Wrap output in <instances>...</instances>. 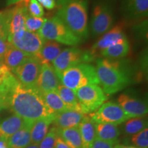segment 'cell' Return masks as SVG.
Instances as JSON below:
<instances>
[{"instance_id":"cell-30","label":"cell","mask_w":148,"mask_h":148,"mask_svg":"<svg viewBox=\"0 0 148 148\" xmlns=\"http://www.w3.org/2000/svg\"><path fill=\"white\" fill-rule=\"evenodd\" d=\"M45 20V18L34 17L28 14L25 19V29L28 32L37 33L42 27Z\"/></svg>"},{"instance_id":"cell-25","label":"cell","mask_w":148,"mask_h":148,"mask_svg":"<svg viewBox=\"0 0 148 148\" xmlns=\"http://www.w3.org/2000/svg\"><path fill=\"white\" fill-rule=\"evenodd\" d=\"M29 58H33L11 45L3 59V62L10 71L13 72L16 68L21 65Z\"/></svg>"},{"instance_id":"cell-33","label":"cell","mask_w":148,"mask_h":148,"mask_svg":"<svg viewBox=\"0 0 148 148\" xmlns=\"http://www.w3.org/2000/svg\"><path fill=\"white\" fill-rule=\"evenodd\" d=\"M28 14L34 17H42L45 14L44 9L37 0H26Z\"/></svg>"},{"instance_id":"cell-6","label":"cell","mask_w":148,"mask_h":148,"mask_svg":"<svg viewBox=\"0 0 148 148\" xmlns=\"http://www.w3.org/2000/svg\"><path fill=\"white\" fill-rule=\"evenodd\" d=\"M114 21V13L110 0H99L92 8L90 30L93 37H99L112 27Z\"/></svg>"},{"instance_id":"cell-19","label":"cell","mask_w":148,"mask_h":148,"mask_svg":"<svg viewBox=\"0 0 148 148\" xmlns=\"http://www.w3.org/2000/svg\"><path fill=\"white\" fill-rule=\"evenodd\" d=\"M95 129L96 138L112 145H116L119 142L120 132L117 125L109 123H95Z\"/></svg>"},{"instance_id":"cell-8","label":"cell","mask_w":148,"mask_h":148,"mask_svg":"<svg viewBox=\"0 0 148 148\" xmlns=\"http://www.w3.org/2000/svg\"><path fill=\"white\" fill-rule=\"evenodd\" d=\"M7 40L14 47L35 58H37L45 41L38 33L25 29L8 34Z\"/></svg>"},{"instance_id":"cell-7","label":"cell","mask_w":148,"mask_h":148,"mask_svg":"<svg viewBox=\"0 0 148 148\" xmlns=\"http://www.w3.org/2000/svg\"><path fill=\"white\" fill-rule=\"evenodd\" d=\"M75 92L81 112L84 114L94 112L108 99V96L97 84L86 85Z\"/></svg>"},{"instance_id":"cell-16","label":"cell","mask_w":148,"mask_h":148,"mask_svg":"<svg viewBox=\"0 0 148 148\" xmlns=\"http://www.w3.org/2000/svg\"><path fill=\"white\" fill-rule=\"evenodd\" d=\"M7 10L8 16V34L25 29V19L29 14L26 0H23L13 8Z\"/></svg>"},{"instance_id":"cell-47","label":"cell","mask_w":148,"mask_h":148,"mask_svg":"<svg viewBox=\"0 0 148 148\" xmlns=\"http://www.w3.org/2000/svg\"><path fill=\"white\" fill-rule=\"evenodd\" d=\"M3 77H0V84H1V83L2 82V81H3Z\"/></svg>"},{"instance_id":"cell-28","label":"cell","mask_w":148,"mask_h":148,"mask_svg":"<svg viewBox=\"0 0 148 148\" xmlns=\"http://www.w3.org/2000/svg\"><path fill=\"white\" fill-rule=\"evenodd\" d=\"M42 96L45 105L53 114H56L68 110L56 91L44 92Z\"/></svg>"},{"instance_id":"cell-44","label":"cell","mask_w":148,"mask_h":148,"mask_svg":"<svg viewBox=\"0 0 148 148\" xmlns=\"http://www.w3.org/2000/svg\"><path fill=\"white\" fill-rule=\"evenodd\" d=\"M113 148H137L132 145H125L122 144H116Z\"/></svg>"},{"instance_id":"cell-4","label":"cell","mask_w":148,"mask_h":148,"mask_svg":"<svg viewBox=\"0 0 148 148\" xmlns=\"http://www.w3.org/2000/svg\"><path fill=\"white\" fill-rule=\"evenodd\" d=\"M58 77L61 84L74 91L88 84L99 85L95 66L89 63L72 66Z\"/></svg>"},{"instance_id":"cell-5","label":"cell","mask_w":148,"mask_h":148,"mask_svg":"<svg viewBox=\"0 0 148 148\" xmlns=\"http://www.w3.org/2000/svg\"><path fill=\"white\" fill-rule=\"evenodd\" d=\"M37 33L45 40L73 47L82 42L57 16L46 18L45 23Z\"/></svg>"},{"instance_id":"cell-17","label":"cell","mask_w":148,"mask_h":148,"mask_svg":"<svg viewBox=\"0 0 148 148\" xmlns=\"http://www.w3.org/2000/svg\"><path fill=\"white\" fill-rule=\"evenodd\" d=\"M84 116V114L78 111L66 110L56 114L52 123L53 127L58 129L78 127Z\"/></svg>"},{"instance_id":"cell-1","label":"cell","mask_w":148,"mask_h":148,"mask_svg":"<svg viewBox=\"0 0 148 148\" xmlns=\"http://www.w3.org/2000/svg\"><path fill=\"white\" fill-rule=\"evenodd\" d=\"M0 95L7 108L25 121L34 122L41 118L56 115L46 106L42 93L36 87L24 86L12 73L3 78L0 84Z\"/></svg>"},{"instance_id":"cell-14","label":"cell","mask_w":148,"mask_h":148,"mask_svg":"<svg viewBox=\"0 0 148 148\" xmlns=\"http://www.w3.org/2000/svg\"><path fill=\"white\" fill-rule=\"evenodd\" d=\"M60 84V79L51 64H42L36 81V87L41 93L56 91Z\"/></svg>"},{"instance_id":"cell-37","label":"cell","mask_w":148,"mask_h":148,"mask_svg":"<svg viewBox=\"0 0 148 148\" xmlns=\"http://www.w3.org/2000/svg\"><path fill=\"white\" fill-rule=\"evenodd\" d=\"M114 145L111 144L108 142H106L104 140H100L96 138L93 140L91 145H90L89 148H113Z\"/></svg>"},{"instance_id":"cell-38","label":"cell","mask_w":148,"mask_h":148,"mask_svg":"<svg viewBox=\"0 0 148 148\" xmlns=\"http://www.w3.org/2000/svg\"><path fill=\"white\" fill-rule=\"evenodd\" d=\"M37 1L42 5V8H45L47 10H53L56 7V0H37Z\"/></svg>"},{"instance_id":"cell-13","label":"cell","mask_w":148,"mask_h":148,"mask_svg":"<svg viewBox=\"0 0 148 148\" xmlns=\"http://www.w3.org/2000/svg\"><path fill=\"white\" fill-rule=\"evenodd\" d=\"M118 104L130 118L143 117L147 114V104L145 101L125 93H122L117 99Z\"/></svg>"},{"instance_id":"cell-29","label":"cell","mask_w":148,"mask_h":148,"mask_svg":"<svg viewBox=\"0 0 148 148\" xmlns=\"http://www.w3.org/2000/svg\"><path fill=\"white\" fill-rule=\"evenodd\" d=\"M125 122L123 131L127 135L136 134L147 127V121L145 116L130 118Z\"/></svg>"},{"instance_id":"cell-34","label":"cell","mask_w":148,"mask_h":148,"mask_svg":"<svg viewBox=\"0 0 148 148\" xmlns=\"http://www.w3.org/2000/svg\"><path fill=\"white\" fill-rule=\"evenodd\" d=\"M8 34V10L0 11V38L7 39Z\"/></svg>"},{"instance_id":"cell-2","label":"cell","mask_w":148,"mask_h":148,"mask_svg":"<svg viewBox=\"0 0 148 148\" xmlns=\"http://www.w3.org/2000/svg\"><path fill=\"white\" fill-rule=\"evenodd\" d=\"M95 68L99 85L107 95L121 91L134 79V70L126 60L98 58Z\"/></svg>"},{"instance_id":"cell-39","label":"cell","mask_w":148,"mask_h":148,"mask_svg":"<svg viewBox=\"0 0 148 148\" xmlns=\"http://www.w3.org/2000/svg\"><path fill=\"white\" fill-rule=\"evenodd\" d=\"M10 73H11V71L8 66L5 65L3 61L0 60V77H3Z\"/></svg>"},{"instance_id":"cell-46","label":"cell","mask_w":148,"mask_h":148,"mask_svg":"<svg viewBox=\"0 0 148 148\" xmlns=\"http://www.w3.org/2000/svg\"><path fill=\"white\" fill-rule=\"evenodd\" d=\"M5 1L6 0H0V5L3 4V3H5Z\"/></svg>"},{"instance_id":"cell-42","label":"cell","mask_w":148,"mask_h":148,"mask_svg":"<svg viewBox=\"0 0 148 148\" xmlns=\"http://www.w3.org/2000/svg\"><path fill=\"white\" fill-rule=\"evenodd\" d=\"M3 109H7V106L2 96L0 95V111L3 110Z\"/></svg>"},{"instance_id":"cell-43","label":"cell","mask_w":148,"mask_h":148,"mask_svg":"<svg viewBox=\"0 0 148 148\" xmlns=\"http://www.w3.org/2000/svg\"><path fill=\"white\" fill-rule=\"evenodd\" d=\"M0 148H8L7 140L3 138H0Z\"/></svg>"},{"instance_id":"cell-45","label":"cell","mask_w":148,"mask_h":148,"mask_svg":"<svg viewBox=\"0 0 148 148\" xmlns=\"http://www.w3.org/2000/svg\"><path fill=\"white\" fill-rule=\"evenodd\" d=\"M24 148H39V145H36V144H29V145H27V147H24Z\"/></svg>"},{"instance_id":"cell-48","label":"cell","mask_w":148,"mask_h":148,"mask_svg":"<svg viewBox=\"0 0 148 148\" xmlns=\"http://www.w3.org/2000/svg\"></svg>"},{"instance_id":"cell-18","label":"cell","mask_w":148,"mask_h":148,"mask_svg":"<svg viewBox=\"0 0 148 148\" xmlns=\"http://www.w3.org/2000/svg\"><path fill=\"white\" fill-rule=\"evenodd\" d=\"M28 122L16 114L8 116L0 122V138L7 140Z\"/></svg>"},{"instance_id":"cell-32","label":"cell","mask_w":148,"mask_h":148,"mask_svg":"<svg viewBox=\"0 0 148 148\" xmlns=\"http://www.w3.org/2000/svg\"><path fill=\"white\" fill-rule=\"evenodd\" d=\"M132 143L137 148H148V129L146 127L137 134H134Z\"/></svg>"},{"instance_id":"cell-31","label":"cell","mask_w":148,"mask_h":148,"mask_svg":"<svg viewBox=\"0 0 148 148\" xmlns=\"http://www.w3.org/2000/svg\"><path fill=\"white\" fill-rule=\"evenodd\" d=\"M58 134V129L55 127H51L47 134L39 144V148H54Z\"/></svg>"},{"instance_id":"cell-36","label":"cell","mask_w":148,"mask_h":148,"mask_svg":"<svg viewBox=\"0 0 148 148\" xmlns=\"http://www.w3.org/2000/svg\"><path fill=\"white\" fill-rule=\"evenodd\" d=\"M11 44L7 40V39L0 38V60L3 62L5 53L7 52Z\"/></svg>"},{"instance_id":"cell-3","label":"cell","mask_w":148,"mask_h":148,"mask_svg":"<svg viewBox=\"0 0 148 148\" xmlns=\"http://www.w3.org/2000/svg\"><path fill=\"white\" fill-rule=\"evenodd\" d=\"M89 0H57L56 15L81 41L89 36L88 19Z\"/></svg>"},{"instance_id":"cell-10","label":"cell","mask_w":148,"mask_h":148,"mask_svg":"<svg viewBox=\"0 0 148 148\" xmlns=\"http://www.w3.org/2000/svg\"><path fill=\"white\" fill-rule=\"evenodd\" d=\"M88 115L95 123H109L119 125L130 119L121 107L113 101L103 103L97 110Z\"/></svg>"},{"instance_id":"cell-27","label":"cell","mask_w":148,"mask_h":148,"mask_svg":"<svg viewBox=\"0 0 148 148\" xmlns=\"http://www.w3.org/2000/svg\"><path fill=\"white\" fill-rule=\"evenodd\" d=\"M56 91L58 92L68 110H73L82 112L79 101L77 100L75 92L74 90L66 87L62 84H60Z\"/></svg>"},{"instance_id":"cell-35","label":"cell","mask_w":148,"mask_h":148,"mask_svg":"<svg viewBox=\"0 0 148 148\" xmlns=\"http://www.w3.org/2000/svg\"><path fill=\"white\" fill-rule=\"evenodd\" d=\"M137 36L140 39L147 40V21L140 22L138 25H136L134 30Z\"/></svg>"},{"instance_id":"cell-23","label":"cell","mask_w":148,"mask_h":148,"mask_svg":"<svg viewBox=\"0 0 148 148\" xmlns=\"http://www.w3.org/2000/svg\"><path fill=\"white\" fill-rule=\"evenodd\" d=\"M33 123L28 122L7 140L8 148H24L31 144L30 130Z\"/></svg>"},{"instance_id":"cell-40","label":"cell","mask_w":148,"mask_h":148,"mask_svg":"<svg viewBox=\"0 0 148 148\" xmlns=\"http://www.w3.org/2000/svg\"><path fill=\"white\" fill-rule=\"evenodd\" d=\"M54 148H70L69 146L66 145L63 139L60 136H58L56 140V144Z\"/></svg>"},{"instance_id":"cell-15","label":"cell","mask_w":148,"mask_h":148,"mask_svg":"<svg viewBox=\"0 0 148 148\" xmlns=\"http://www.w3.org/2000/svg\"><path fill=\"white\" fill-rule=\"evenodd\" d=\"M121 10L128 20H140L148 14V0H121Z\"/></svg>"},{"instance_id":"cell-22","label":"cell","mask_w":148,"mask_h":148,"mask_svg":"<svg viewBox=\"0 0 148 148\" xmlns=\"http://www.w3.org/2000/svg\"><path fill=\"white\" fill-rule=\"evenodd\" d=\"M82 138L83 148H89L96 138L95 123L88 114H85L82 121L78 125Z\"/></svg>"},{"instance_id":"cell-21","label":"cell","mask_w":148,"mask_h":148,"mask_svg":"<svg viewBox=\"0 0 148 148\" xmlns=\"http://www.w3.org/2000/svg\"><path fill=\"white\" fill-rule=\"evenodd\" d=\"M62 51L60 43L45 40L36 59L41 64H51Z\"/></svg>"},{"instance_id":"cell-12","label":"cell","mask_w":148,"mask_h":148,"mask_svg":"<svg viewBox=\"0 0 148 148\" xmlns=\"http://www.w3.org/2000/svg\"><path fill=\"white\" fill-rule=\"evenodd\" d=\"M123 25H117L111 27L92 45L90 53L94 58L100 55L102 51L110 46L117 43L121 40L127 39Z\"/></svg>"},{"instance_id":"cell-41","label":"cell","mask_w":148,"mask_h":148,"mask_svg":"<svg viewBox=\"0 0 148 148\" xmlns=\"http://www.w3.org/2000/svg\"><path fill=\"white\" fill-rule=\"evenodd\" d=\"M23 1V0H6L5 1V5L6 6H10V5L16 4V3H18Z\"/></svg>"},{"instance_id":"cell-11","label":"cell","mask_w":148,"mask_h":148,"mask_svg":"<svg viewBox=\"0 0 148 148\" xmlns=\"http://www.w3.org/2000/svg\"><path fill=\"white\" fill-rule=\"evenodd\" d=\"M42 64L35 58H29L12 72L14 77L26 87H36Z\"/></svg>"},{"instance_id":"cell-9","label":"cell","mask_w":148,"mask_h":148,"mask_svg":"<svg viewBox=\"0 0 148 148\" xmlns=\"http://www.w3.org/2000/svg\"><path fill=\"white\" fill-rule=\"evenodd\" d=\"M94 59L89 51H82L72 47L64 49L51 64L58 76L69 68L79 64L90 63Z\"/></svg>"},{"instance_id":"cell-24","label":"cell","mask_w":148,"mask_h":148,"mask_svg":"<svg viewBox=\"0 0 148 148\" xmlns=\"http://www.w3.org/2000/svg\"><path fill=\"white\" fill-rule=\"evenodd\" d=\"M130 51V45L127 38L106 48L99 56L110 60H119L127 56Z\"/></svg>"},{"instance_id":"cell-20","label":"cell","mask_w":148,"mask_h":148,"mask_svg":"<svg viewBox=\"0 0 148 148\" xmlns=\"http://www.w3.org/2000/svg\"><path fill=\"white\" fill-rule=\"evenodd\" d=\"M55 115L47 116L35 121L30 130L31 143L38 145L47 134L49 125L52 123Z\"/></svg>"},{"instance_id":"cell-26","label":"cell","mask_w":148,"mask_h":148,"mask_svg":"<svg viewBox=\"0 0 148 148\" xmlns=\"http://www.w3.org/2000/svg\"><path fill=\"white\" fill-rule=\"evenodd\" d=\"M58 134L70 148H83L82 138L78 127L58 129Z\"/></svg>"}]
</instances>
